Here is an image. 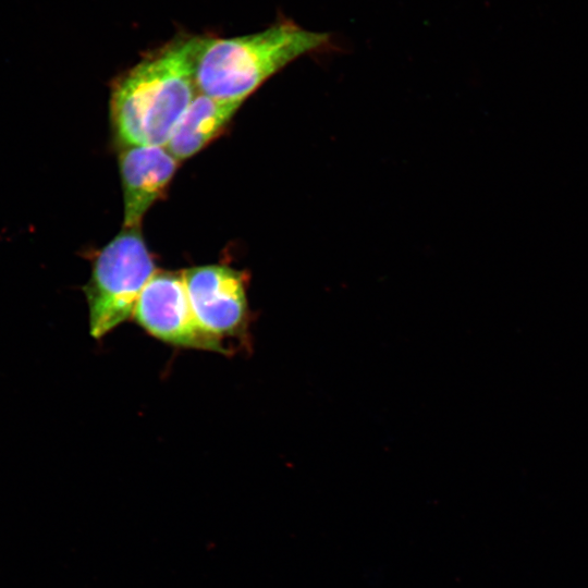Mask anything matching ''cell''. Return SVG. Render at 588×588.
Listing matches in <instances>:
<instances>
[{"mask_svg": "<svg viewBox=\"0 0 588 588\" xmlns=\"http://www.w3.org/2000/svg\"><path fill=\"white\" fill-rule=\"evenodd\" d=\"M195 36L174 38L122 74L110 98L112 125L122 147L166 146L198 94Z\"/></svg>", "mask_w": 588, "mask_h": 588, "instance_id": "6da1fadb", "label": "cell"}, {"mask_svg": "<svg viewBox=\"0 0 588 588\" xmlns=\"http://www.w3.org/2000/svg\"><path fill=\"white\" fill-rule=\"evenodd\" d=\"M332 47L329 33L308 30L286 19L242 36L196 35V86L213 98L245 101L293 61Z\"/></svg>", "mask_w": 588, "mask_h": 588, "instance_id": "7a4b0ae2", "label": "cell"}, {"mask_svg": "<svg viewBox=\"0 0 588 588\" xmlns=\"http://www.w3.org/2000/svg\"><path fill=\"white\" fill-rule=\"evenodd\" d=\"M155 273L154 258L140 228H122L96 256L90 279L83 287L90 335L100 339L128 319Z\"/></svg>", "mask_w": 588, "mask_h": 588, "instance_id": "3957f363", "label": "cell"}, {"mask_svg": "<svg viewBox=\"0 0 588 588\" xmlns=\"http://www.w3.org/2000/svg\"><path fill=\"white\" fill-rule=\"evenodd\" d=\"M133 316L146 332L171 345L229 352L221 341L199 326L182 272L156 271L142 291Z\"/></svg>", "mask_w": 588, "mask_h": 588, "instance_id": "277c9868", "label": "cell"}, {"mask_svg": "<svg viewBox=\"0 0 588 588\" xmlns=\"http://www.w3.org/2000/svg\"><path fill=\"white\" fill-rule=\"evenodd\" d=\"M193 313L201 329L223 339L246 340L249 308L244 274L228 266L208 265L182 271Z\"/></svg>", "mask_w": 588, "mask_h": 588, "instance_id": "5b68a950", "label": "cell"}, {"mask_svg": "<svg viewBox=\"0 0 588 588\" xmlns=\"http://www.w3.org/2000/svg\"><path fill=\"white\" fill-rule=\"evenodd\" d=\"M179 160L166 146L122 147L119 166L123 188V228H139L147 210L162 195Z\"/></svg>", "mask_w": 588, "mask_h": 588, "instance_id": "8992f818", "label": "cell"}, {"mask_svg": "<svg viewBox=\"0 0 588 588\" xmlns=\"http://www.w3.org/2000/svg\"><path fill=\"white\" fill-rule=\"evenodd\" d=\"M243 102L198 93L176 123L166 147L179 161L194 156L222 132Z\"/></svg>", "mask_w": 588, "mask_h": 588, "instance_id": "52a82bcc", "label": "cell"}]
</instances>
